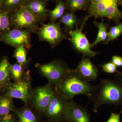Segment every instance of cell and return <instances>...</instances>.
<instances>
[{"label": "cell", "instance_id": "cell-1", "mask_svg": "<svg viewBox=\"0 0 122 122\" xmlns=\"http://www.w3.org/2000/svg\"><path fill=\"white\" fill-rule=\"evenodd\" d=\"M57 85L59 93L68 100L80 95L91 97L94 91V87L81 77L75 70H69Z\"/></svg>", "mask_w": 122, "mask_h": 122}, {"label": "cell", "instance_id": "cell-2", "mask_svg": "<svg viewBox=\"0 0 122 122\" xmlns=\"http://www.w3.org/2000/svg\"><path fill=\"white\" fill-rule=\"evenodd\" d=\"M122 102V86L111 81H102L95 103V109L104 104L115 105Z\"/></svg>", "mask_w": 122, "mask_h": 122}, {"label": "cell", "instance_id": "cell-3", "mask_svg": "<svg viewBox=\"0 0 122 122\" xmlns=\"http://www.w3.org/2000/svg\"><path fill=\"white\" fill-rule=\"evenodd\" d=\"M11 12V22L14 28L30 32L38 29L39 21L28 9L21 7Z\"/></svg>", "mask_w": 122, "mask_h": 122}, {"label": "cell", "instance_id": "cell-4", "mask_svg": "<svg viewBox=\"0 0 122 122\" xmlns=\"http://www.w3.org/2000/svg\"><path fill=\"white\" fill-rule=\"evenodd\" d=\"M89 16L85 17L81 28H78V25L76 26L75 30L69 31V34L71 37V41L76 51L82 54L84 56L93 57L96 55V52L91 50V44L82 32L84 25Z\"/></svg>", "mask_w": 122, "mask_h": 122}, {"label": "cell", "instance_id": "cell-5", "mask_svg": "<svg viewBox=\"0 0 122 122\" xmlns=\"http://www.w3.org/2000/svg\"><path fill=\"white\" fill-rule=\"evenodd\" d=\"M38 34L40 39L47 42L53 46L66 38L62 30L59 22L44 25L38 30Z\"/></svg>", "mask_w": 122, "mask_h": 122}, {"label": "cell", "instance_id": "cell-6", "mask_svg": "<svg viewBox=\"0 0 122 122\" xmlns=\"http://www.w3.org/2000/svg\"><path fill=\"white\" fill-rule=\"evenodd\" d=\"M39 69L51 83L56 85L61 81L69 70L61 62L58 61L40 65Z\"/></svg>", "mask_w": 122, "mask_h": 122}, {"label": "cell", "instance_id": "cell-7", "mask_svg": "<svg viewBox=\"0 0 122 122\" xmlns=\"http://www.w3.org/2000/svg\"><path fill=\"white\" fill-rule=\"evenodd\" d=\"M30 32L28 30L14 28L3 34L1 40L14 47H18L23 44L25 48L29 49L31 46Z\"/></svg>", "mask_w": 122, "mask_h": 122}, {"label": "cell", "instance_id": "cell-8", "mask_svg": "<svg viewBox=\"0 0 122 122\" xmlns=\"http://www.w3.org/2000/svg\"><path fill=\"white\" fill-rule=\"evenodd\" d=\"M64 116L70 122H91L86 109L72 102L67 103Z\"/></svg>", "mask_w": 122, "mask_h": 122}, {"label": "cell", "instance_id": "cell-9", "mask_svg": "<svg viewBox=\"0 0 122 122\" xmlns=\"http://www.w3.org/2000/svg\"><path fill=\"white\" fill-rule=\"evenodd\" d=\"M55 95L50 86L47 85L36 90L34 97L35 106L40 111L46 110Z\"/></svg>", "mask_w": 122, "mask_h": 122}, {"label": "cell", "instance_id": "cell-10", "mask_svg": "<svg viewBox=\"0 0 122 122\" xmlns=\"http://www.w3.org/2000/svg\"><path fill=\"white\" fill-rule=\"evenodd\" d=\"M75 70L83 79L88 82L95 80L98 75L97 68L86 56L83 57L81 60Z\"/></svg>", "mask_w": 122, "mask_h": 122}, {"label": "cell", "instance_id": "cell-11", "mask_svg": "<svg viewBox=\"0 0 122 122\" xmlns=\"http://www.w3.org/2000/svg\"><path fill=\"white\" fill-rule=\"evenodd\" d=\"M29 83L26 81H18L9 87L7 96L9 97L19 99L26 103L29 96Z\"/></svg>", "mask_w": 122, "mask_h": 122}, {"label": "cell", "instance_id": "cell-12", "mask_svg": "<svg viewBox=\"0 0 122 122\" xmlns=\"http://www.w3.org/2000/svg\"><path fill=\"white\" fill-rule=\"evenodd\" d=\"M49 0H28L22 7L28 9L34 14L39 21L45 20L49 14L46 8Z\"/></svg>", "mask_w": 122, "mask_h": 122}, {"label": "cell", "instance_id": "cell-13", "mask_svg": "<svg viewBox=\"0 0 122 122\" xmlns=\"http://www.w3.org/2000/svg\"><path fill=\"white\" fill-rule=\"evenodd\" d=\"M68 103L64 102L59 96L55 95L46 109L48 114L53 118L58 117L62 115H64L65 110Z\"/></svg>", "mask_w": 122, "mask_h": 122}, {"label": "cell", "instance_id": "cell-14", "mask_svg": "<svg viewBox=\"0 0 122 122\" xmlns=\"http://www.w3.org/2000/svg\"><path fill=\"white\" fill-rule=\"evenodd\" d=\"M118 0H103L100 2L91 3L89 9L90 16L96 18L104 17V14L107 7Z\"/></svg>", "mask_w": 122, "mask_h": 122}, {"label": "cell", "instance_id": "cell-15", "mask_svg": "<svg viewBox=\"0 0 122 122\" xmlns=\"http://www.w3.org/2000/svg\"><path fill=\"white\" fill-rule=\"evenodd\" d=\"M80 20L74 13L71 11L64 13L60 18V22L64 25V27L68 30H72L75 26H77Z\"/></svg>", "mask_w": 122, "mask_h": 122}, {"label": "cell", "instance_id": "cell-16", "mask_svg": "<svg viewBox=\"0 0 122 122\" xmlns=\"http://www.w3.org/2000/svg\"><path fill=\"white\" fill-rule=\"evenodd\" d=\"M93 23L98 29V33L95 41L93 44H91V48L95 46L101 42H105L108 36L107 32L108 26L106 24H104L103 20L101 22L94 21Z\"/></svg>", "mask_w": 122, "mask_h": 122}, {"label": "cell", "instance_id": "cell-17", "mask_svg": "<svg viewBox=\"0 0 122 122\" xmlns=\"http://www.w3.org/2000/svg\"><path fill=\"white\" fill-rule=\"evenodd\" d=\"M11 12L5 9L0 10V33L7 32L12 25Z\"/></svg>", "mask_w": 122, "mask_h": 122}, {"label": "cell", "instance_id": "cell-18", "mask_svg": "<svg viewBox=\"0 0 122 122\" xmlns=\"http://www.w3.org/2000/svg\"><path fill=\"white\" fill-rule=\"evenodd\" d=\"M11 65L8 59L4 58L0 62V88L8 81L10 72Z\"/></svg>", "mask_w": 122, "mask_h": 122}, {"label": "cell", "instance_id": "cell-19", "mask_svg": "<svg viewBox=\"0 0 122 122\" xmlns=\"http://www.w3.org/2000/svg\"><path fill=\"white\" fill-rule=\"evenodd\" d=\"M118 2L117 1L114 2L107 8L104 17L107 18L117 22L122 19V12L118 9Z\"/></svg>", "mask_w": 122, "mask_h": 122}, {"label": "cell", "instance_id": "cell-20", "mask_svg": "<svg viewBox=\"0 0 122 122\" xmlns=\"http://www.w3.org/2000/svg\"><path fill=\"white\" fill-rule=\"evenodd\" d=\"M56 2L55 8L52 11H49L50 20L53 22L62 17L66 8L65 2L63 0H59Z\"/></svg>", "mask_w": 122, "mask_h": 122}, {"label": "cell", "instance_id": "cell-21", "mask_svg": "<svg viewBox=\"0 0 122 122\" xmlns=\"http://www.w3.org/2000/svg\"><path fill=\"white\" fill-rule=\"evenodd\" d=\"M89 0H65L66 7L71 11L86 10L89 4Z\"/></svg>", "mask_w": 122, "mask_h": 122}, {"label": "cell", "instance_id": "cell-22", "mask_svg": "<svg viewBox=\"0 0 122 122\" xmlns=\"http://www.w3.org/2000/svg\"><path fill=\"white\" fill-rule=\"evenodd\" d=\"M28 0H2V8L12 12L22 7Z\"/></svg>", "mask_w": 122, "mask_h": 122}, {"label": "cell", "instance_id": "cell-23", "mask_svg": "<svg viewBox=\"0 0 122 122\" xmlns=\"http://www.w3.org/2000/svg\"><path fill=\"white\" fill-rule=\"evenodd\" d=\"M25 48V46L22 44L16 47L14 52V57L18 63L22 66L25 65L27 63L26 50Z\"/></svg>", "mask_w": 122, "mask_h": 122}, {"label": "cell", "instance_id": "cell-24", "mask_svg": "<svg viewBox=\"0 0 122 122\" xmlns=\"http://www.w3.org/2000/svg\"><path fill=\"white\" fill-rule=\"evenodd\" d=\"M122 34V22L116 26L112 27L110 29L107 38L104 43L107 44L110 42L117 38Z\"/></svg>", "mask_w": 122, "mask_h": 122}, {"label": "cell", "instance_id": "cell-25", "mask_svg": "<svg viewBox=\"0 0 122 122\" xmlns=\"http://www.w3.org/2000/svg\"><path fill=\"white\" fill-rule=\"evenodd\" d=\"M11 107L12 103L8 98H2L0 99V115L5 117L8 115Z\"/></svg>", "mask_w": 122, "mask_h": 122}, {"label": "cell", "instance_id": "cell-26", "mask_svg": "<svg viewBox=\"0 0 122 122\" xmlns=\"http://www.w3.org/2000/svg\"><path fill=\"white\" fill-rule=\"evenodd\" d=\"M20 122H36V118L34 114L29 110H24L18 113Z\"/></svg>", "mask_w": 122, "mask_h": 122}, {"label": "cell", "instance_id": "cell-27", "mask_svg": "<svg viewBox=\"0 0 122 122\" xmlns=\"http://www.w3.org/2000/svg\"><path fill=\"white\" fill-rule=\"evenodd\" d=\"M10 72L14 79L17 81H20L23 73L22 66L19 63H16L11 66Z\"/></svg>", "mask_w": 122, "mask_h": 122}, {"label": "cell", "instance_id": "cell-28", "mask_svg": "<svg viewBox=\"0 0 122 122\" xmlns=\"http://www.w3.org/2000/svg\"><path fill=\"white\" fill-rule=\"evenodd\" d=\"M101 67L103 71L108 73H113L117 71V66L112 62L103 64Z\"/></svg>", "mask_w": 122, "mask_h": 122}, {"label": "cell", "instance_id": "cell-29", "mask_svg": "<svg viewBox=\"0 0 122 122\" xmlns=\"http://www.w3.org/2000/svg\"><path fill=\"white\" fill-rule=\"evenodd\" d=\"M120 113H112L110 117L106 122H120Z\"/></svg>", "mask_w": 122, "mask_h": 122}, {"label": "cell", "instance_id": "cell-30", "mask_svg": "<svg viewBox=\"0 0 122 122\" xmlns=\"http://www.w3.org/2000/svg\"><path fill=\"white\" fill-rule=\"evenodd\" d=\"M112 62L116 66L120 67L122 66V57L118 56H113L112 57Z\"/></svg>", "mask_w": 122, "mask_h": 122}, {"label": "cell", "instance_id": "cell-31", "mask_svg": "<svg viewBox=\"0 0 122 122\" xmlns=\"http://www.w3.org/2000/svg\"><path fill=\"white\" fill-rule=\"evenodd\" d=\"M90 1L91 3H95L100 2L103 0H89Z\"/></svg>", "mask_w": 122, "mask_h": 122}, {"label": "cell", "instance_id": "cell-32", "mask_svg": "<svg viewBox=\"0 0 122 122\" xmlns=\"http://www.w3.org/2000/svg\"><path fill=\"white\" fill-rule=\"evenodd\" d=\"M2 0H0V10L2 8Z\"/></svg>", "mask_w": 122, "mask_h": 122}, {"label": "cell", "instance_id": "cell-33", "mask_svg": "<svg viewBox=\"0 0 122 122\" xmlns=\"http://www.w3.org/2000/svg\"><path fill=\"white\" fill-rule=\"evenodd\" d=\"M2 122H12L10 120H4Z\"/></svg>", "mask_w": 122, "mask_h": 122}, {"label": "cell", "instance_id": "cell-34", "mask_svg": "<svg viewBox=\"0 0 122 122\" xmlns=\"http://www.w3.org/2000/svg\"><path fill=\"white\" fill-rule=\"evenodd\" d=\"M118 1H119V2H120L122 4V0H118Z\"/></svg>", "mask_w": 122, "mask_h": 122}, {"label": "cell", "instance_id": "cell-35", "mask_svg": "<svg viewBox=\"0 0 122 122\" xmlns=\"http://www.w3.org/2000/svg\"><path fill=\"white\" fill-rule=\"evenodd\" d=\"M55 0L56 1H57L59 0Z\"/></svg>", "mask_w": 122, "mask_h": 122}, {"label": "cell", "instance_id": "cell-36", "mask_svg": "<svg viewBox=\"0 0 122 122\" xmlns=\"http://www.w3.org/2000/svg\"></svg>", "mask_w": 122, "mask_h": 122}]
</instances>
